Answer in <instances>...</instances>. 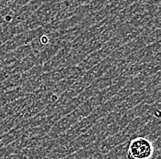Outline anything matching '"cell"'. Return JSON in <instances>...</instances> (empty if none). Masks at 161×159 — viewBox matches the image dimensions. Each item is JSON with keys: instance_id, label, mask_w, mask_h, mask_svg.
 <instances>
[{"instance_id": "obj_2", "label": "cell", "mask_w": 161, "mask_h": 159, "mask_svg": "<svg viewBox=\"0 0 161 159\" xmlns=\"http://www.w3.org/2000/svg\"><path fill=\"white\" fill-rule=\"evenodd\" d=\"M128 146V141L122 143L120 145H116L113 149H111L108 153H106L104 156H103V159H120L125 156L127 152Z\"/></svg>"}, {"instance_id": "obj_1", "label": "cell", "mask_w": 161, "mask_h": 159, "mask_svg": "<svg viewBox=\"0 0 161 159\" xmlns=\"http://www.w3.org/2000/svg\"><path fill=\"white\" fill-rule=\"evenodd\" d=\"M155 152L153 143L142 136H136L128 141L126 159H151Z\"/></svg>"}, {"instance_id": "obj_3", "label": "cell", "mask_w": 161, "mask_h": 159, "mask_svg": "<svg viewBox=\"0 0 161 159\" xmlns=\"http://www.w3.org/2000/svg\"><path fill=\"white\" fill-rule=\"evenodd\" d=\"M120 159H126V157H125V156H124V157H122V158Z\"/></svg>"}]
</instances>
